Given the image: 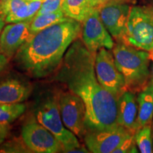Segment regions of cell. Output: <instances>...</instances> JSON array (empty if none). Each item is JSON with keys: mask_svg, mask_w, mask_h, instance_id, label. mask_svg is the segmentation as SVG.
Returning <instances> with one entry per match:
<instances>
[{"mask_svg": "<svg viewBox=\"0 0 153 153\" xmlns=\"http://www.w3.org/2000/svg\"><path fill=\"white\" fill-rule=\"evenodd\" d=\"M96 53L77 38L70 45L54 79L83 101L87 131L110 129L118 126V99L106 90L95 72Z\"/></svg>", "mask_w": 153, "mask_h": 153, "instance_id": "obj_1", "label": "cell"}, {"mask_svg": "<svg viewBox=\"0 0 153 153\" xmlns=\"http://www.w3.org/2000/svg\"><path fill=\"white\" fill-rule=\"evenodd\" d=\"M82 23L68 18L40 30L21 46L14 61L33 78L46 77L56 72L72 43L80 37Z\"/></svg>", "mask_w": 153, "mask_h": 153, "instance_id": "obj_2", "label": "cell"}, {"mask_svg": "<svg viewBox=\"0 0 153 153\" xmlns=\"http://www.w3.org/2000/svg\"><path fill=\"white\" fill-rule=\"evenodd\" d=\"M112 53L128 91L136 94L140 92L150 82V66L153 55L123 42H118L113 48Z\"/></svg>", "mask_w": 153, "mask_h": 153, "instance_id": "obj_3", "label": "cell"}, {"mask_svg": "<svg viewBox=\"0 0 153 153\" xmlns=\"http://www.w3.org/2000/svg\"><path fill=\"white\" fill-rule=\"evenodd\" d=\"M60 92H49L40 97L34 105L36 121L55 135L62 147V152H89L82 146L77 137L63 123L59 107Z\"/></svg>", "mask_w": 153, "mask_h": 153, "instance_id": "obj_4", "label": "cell"}, {"mask_svg": "<svg viewBox=\"0 0 153 153\" xmlns=\"http://www.w3.org/2000/svg\"><path fill=\"white\" fill-rule=\"evenodd\" d=\"M153 55V5L133 6L121 41Z\"/></svg>", "mask_w": 153, "mask_h": 153, "instance_id": "obj_5", "label": "cell"}, {"mask_svg": "<svg viewBox=\"0 0 153 153\" xmlns=\"http://www.w3.org/2000/svg\"><path fill=\"white\" fill-rule=\"evenodd\" d=\"M94 68L99 83L116 98L128 91L123 74L118 70L110 50L101 48L97 51Z\"/></svg>", "mask_w": 153, "mask_h": 153, "instance_id": "obj_6", "label": "cell"}, {"mask_svg": "<svg viewBox=\"0 0 153 153\" xmlns=\"http://www.w3.org/2000/svg\"><path fill=\"white\" fill-rule=\"evenodd\" d=\"M59 107L65 126L76 137L84 139L87 130L85 126L86 110L83 101L70 91H60Z\"/></svg>", "mask_w": 153, "mask_h": 153, "instance_id": "obj_7", "label": "cell"}, {"mask_svg": "<svg viewBox=\"0 0 153 153\" xmlns=\"http://www.w3.org/2000/svg\"><path fill=\"white\" fill-rule=\"evenodd\" d=\"M82 41L93 53L101 48L112 50L115 43L112 36L100 18L99 10L94 8L82 22Z\"/></svg>", "mask_w": 153, "mask_h": 153, "instance_id": "obj_8", "label": "cell"}, {"mask_svg": "<svg viewBox=\"0 0 153 153\" xmlns=\"http://www.w3.org/2000/svg\"><path fill=\"white\" fill-rule=\"evenodd\" d=\"M132 7L131 0H118L97 8L105 27L118 42L121 41L126 33Z\"/></svg>", "mask_w": 153, "mask_h": 153, "instance_id": "obj_9", "label": "cell"}, {"mask_svg": "<svg viewBox=\"0 0 153 153\" xmlns=\"http://www.w3.org/2000/svg\"><path fill=\"white\" fill-rule=\"evenodd\" d=\"M22 137L30 152H62L60 143L49 130L36 120L26 122L22 128Z\"/></svg>", "mask_w": 153, "mask_h": 153, "instance_id": "obj_10", "label": "cell"}, {"mask_svg": "<svg viewBox=\"0 0 153 153\" xmlns=\"http://www.w3.org/2000/svg\"><path fill=\"white\" fill-rule=\"evenodd\" d=\"M131 134L135 133L118 125L110 129L87 131L84 140L90 152L113 153L120 143Z\"/></svg>", "mask_w": 153, "mask_h": 153, "instance_id": "obj_11", "label": "cell"}, {"mask_svg": "<svg viewBox=\"0 0 153 153\" xmlns=\"http://www.w3.org/2000/svg\"><path fill=\"white\" fill-rule=\"evenodd\" d=\"M31 20L8 24L4 27L0 36V52L8 60L16 55L21 46L31 36Z\"/></svg>", "mask_w": 153, "mask_h": 153, "instance_id": "obj_12", "label": "cell"}, {"mask_svg": "<svg viewBox=\"0 0 153 153\" xmlns=\"http://www.w3.org/2000/svg\"><path fill=\"white\" fill-rule=\"evenodd\" d=\"M138 105L136 94L126 91L118 99L117 122L118 125L135 133L140 129L137 123Z\"/></svg>", "mask_w": 153, "mask_h": 153, "instance_id": "obj_13", "label": "cell"}, {"mask_svg": "<svg viewBox=\"0 0 153 153\" xmlns=\"http://www.w3.org/2000/svg\"><path fill=\"white\" fill-rule=\"evenodd\" d=\"M30 84L16 79L8 78L0 82V104L23 103L31 94Z\"/></svg>", "mask_w": 153, "mask_h": 153, "instance_id": "obj_14", "label": "cell"}, {"mask_svg": "<svg viewBox=\"0 0 153 153\" xmlns=\"http://www.w3.org/2000/svg\"><path fill=\"white\" fill-rule=\"evenodd\" d=\"M138 115L137 123L140 128L143 126L152 124L153 120V84L149 85L137 94Z\"/></svg>", "mask_w": 153, "mask_h": 153, "instance_id": "obj_15", "label": "cell"}, {"mask_svg": "<svg viewBox=\"0 0 153 153\" xmlns=\"http://www.w3.org/2000/svg\"><path fill=\"white\" fill-rule=\"evenodd\" d=\"M93 9L92 0H63L62 4L65 16L81 23Z\"/></svg>", "mask_w": 153, "mask_h": 153, "instance_id": "obj_16", "label": "cell"}, {"mask_svg": "<svg viewBox=\"0 0 153 153\" xmlns=\"http://www.w3.org/2000/svg\"><path fill=\"white\" fill-rule=\"evenodd\" d=\"M69 17L66 16L62 9L51 13L36 14L32 19L30 24V31L31 35L38 33L40 30L48 27L51 25L62 22Z\"/></svg>", "mask_w": 153, "mask_h": 153, "instance_id": "obj_17", "label": "cell"}, {"mask_svg": "<svg viewBox=\"0 0 153 153\" xmlns=\"http://www.w3.org/2000/svg\"><path fill=\"white\" fill-rule=\"evenodd\" d=\"M43 1L42 0L27 1L26 4L21 7L16 12L6 17L4 19L5 23L11 24L32 20V19L37 14Z\"/></svg>", "mask_w": 153, "mask_h": 153, "instance_id": "obj_18", "label": "cell"}, {"mask_svg": "<svg viewBox=\"0 0 153 153\" xmlns=\"http://www.w3.org/2000/svg\"><path fill=\"white\" fill-rule=\"evenodd\" d=\"M152 124L147 125L137 130L135 133V140L140 152L142 153L153 152Z\"/></svg>", "mask_w": 153, "mask_h": 153, "instance_id": "obj_19", "label": "cell"}, {"mask_svg": "<svg viewBox=\"0 0 153 153\" xmlns=\"http://www.w3.org/2000/svg\"><path fill=\"white\" fill-rule=\"evenodd\" d=\"M26 109L23 103L0 104V122L10 123L22 116Z\"/></svg>", "mask_w": 153, "mask_h": 153, "instance_id": "obj_20", "label": "cell"}, {"mask_svg": "<svg viewBox=\"0 0 153 153\" xmlns=\"http://www.w3.org/2000/svg\"><path fill=\"white\" fill-rule=\"evenodd\" d=\"M26 3L27 1L25 0H0V16L5 19L9 15L16 12Z\"/></svg>", "mask_w": 153, "mask_h": 153, "instance_id": "obj_21", "label": "cell"}, {"mask_svg": "<svg viewBox=\"0 0 153 153\" xmlns=\"http://www.w3.org/2000/svg\"><path fill=\"white\" fill-rule=\"evenodd\" d=\"M0 152H31L24 142L21 143L20 140L14 138L2 143L0 146Z\"/></svg>", "mask_w": 153, "mask_h": 153, "instance_id": "obj_22", "label": "cell"}, {"mask_svg": "<svg viewBox=\"0 0 153 153\" xmlns=\"http://www.w3.org/2000/svg\"><path fill=\"white\" fill-rule=\"evenodd\" d=\"M136 143L135 140V134H131L120 143V144L115 149L113 153H128L138 152L136 149Z\"/></svg>", "mask_w": 153, "mask_h": 153, "instance_id": "obj_23", "label": "cell"}, {"mask_svg": "<svg viewBox=\"0 0 153 153\" xmlns=\"http://www.w3.org/2000/svg\"><path fill=\"white\" fill-rule=\"evenodd\" d=\"M63 0H44L37 14L55 12L62 9Z\"/></svg>", "mask_w": 153, "mask_h": 153, "instance_id": "obj_24", "label": "cell"}, {"mask_svg": "<svg viewBox=\"0 0 153 153\" xmlns=\"http://www.w3.org/2000/svg\"><path fill=\"white\" fill-rule=\"evenodd\" d=\"M10 131V125L9 123L0 122V146L8 137Z\"/></svg>", "mask_w": 153, "mask_h": 153, "instance_id": "obj_25", "label": "cell"}, {"mask_svg": "<svg viewBox=\"0 0 153 153\" xmlns=\"http://www.w3.org/2000/svg\"><path fill=\"white\" fill-rule=\"evenodd\" d=\"M9 60L2 53L0 52V74L4 71L8 65Z\"/></svg>", "mask_w": 153, "mask_h": 153, "instance_id": "obj_26", "label": "cell"}, {"mask_svg": "<svg viewBox=\"0 0 153 153\" xmlns=\"http://www.w3.org/2000/svg\"><path fill=\"white\" fill-rule=\"evenodd\" d=\"M114 1H118V0H92V4L94 8H98L104 4Z\"/></svg>", "mask_w": 153, "mask_h": 153, "instance_id": "obj_27", "label": "cell"}, {"mask_svg": "<svg viewBox=\"0 0 153 153\" xmlns=\"http://www.w3.org/2000/svg\"><path fill=\"white\" fill-rule=\"evenodd\" d=\"M5 21L4 19L2 18L1 16H0V36H1V32H2V30L4 27V25H5Z\"/></svg>", "mask_w": 153, "mask_h": 153, "instance_id": "obj_28", "label": "cell"}, {"mask_svg": "<svg viewBox=\"0 0 153 153\" xmlns=\"http://www.w3.org/2000/svg\"><path fill=\"white\" fill-rule=\"evenodd\" d=\"M150 82L153 84V60H152V62L150 63Z\"/></svg>", "mask_w": 153, "mask_h": 153, "instance_id": "obj_29", "label": "cell"}, {"mask_svg": "<svg viewBox=\"0 0 153 153\" xmlns=\"http://www.w3.org/2000/svg\"><path fill=\"white\" fill-rule=\"evenodd\" d=\"M26 1H36V0H25ZM42 1H44V0H42Z\"/></svg>", "mask_w": 153, "mask_h": 153, "instance_id": "obj_30", "label": "cell"}, {"mask_svg": "<svg viewBox=\"0 0 153 153\" xmlns=\"http://www.w3.org/2000/svg\"><path fill=\"white\" fill-rule=\"evenodd\" d=\"M152 141H153V133H152Z\"/></svg>", "mask_w": 153, "mask_h": 153, "instance_id": "obj_31", "label": "cell"}, {"mask_svg": "<svg viewBox=\"0 0 153 153\" xmlns=\"http://www.w3.org/2000/svg\"><path fill=\"white\" fill-rule=\"evenodd\" d=\"M0 11H1V6H0Z\"/></svg>", "mask_w": 153, "mask_h": 153, "instance_id": "obj_32", "label": "cell"}]
</instances>
